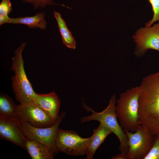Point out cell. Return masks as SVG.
<instances>
[{
  "instance_id": "6da1fadb",
  "label": "cell",
  "mask_w": 159,
  "mask_h": 159,
  "mask_svg": "<svg viewBox=\"0 0 159 159\" xmlns=\"http://www.w3.org/2000/svg\"><path fill=\"white\" fill-rule=\"evenodd\" d=\"M139 87L140 124L153 136H159V71L144 77Z\"/></svg>"
},
{
  "instance_id": "7a4b0ae2",
  "label": "cell",
  "mask_w": 159,
  "mask_h": 159,
  "mask_svg": "<svg viewBox=\"0 0 159 159\" xmlns=\"http://www.w3.org/2000/svg\"><path fill=\"white\" fill-rule=\"evenodd\" d=\"M27 43H22L14 51V56L11 58V70L14 73L11 78L12 87L15 97L21 104L35 102L37 95L28 80L24 68L22 52Z\"/></svg>"
},
{
  "instance_id": "3957f363",
  "label": "cell",
  "mask_w": 159,
  "mask_h": 159,
  "mask_svg": "<svg viewBox=\"0 0 159 159\" xmlns=\"http://www.w3.org/2000/svg\"><path fill=\"white\" fill-rule=\"evenodd\" d=\"M82 106L87 111L91 112V114L82 117L80 120L82 123L87 122L92 120L99 122L100 123L109 129L115 135L120 142L118 149L121 152L127 154L129 147L127 137L123 129L118 122L116 115L115 107L116 96L113 94L107 107L101 112L95 111L92 108L88 107L82 101Z\"/></svg>"
},
{
  "instance_id": "277c9868",
  "label": "cell",
  "mask_w": 159,
  "mask_h": 159,
  "mask_svg": "<svg viewBox=\"0 0 159 159\" xmlns=\"http://www.w3.org/2000/svg\"><path fill=\"white\" fill-rule=\"evenodd\" d=\"M139 86L128 89L119 95L115 107L116 115L124 132H134L140 125L138 120Z\"/></svg>"
},
{
  "instance_id": "5b68a950",
  "label": "cell",
  "mask_w": 159,
  "mask_h": 159,
  "mask_svg": "<svg viewBox=\"0 0 159 159\" xmlns=\"http://www.w3.org/2000/svg\"><path fill=\"white\" fill-rule=\"evenodd\" d=\"M66 115L65 112H62L55 123L47 127H35L28 122L19 120L25 136L44 145L49 149L55 156L59 152L56 145L57 133L59 126Z\"/></svg>"
},
{
  "instance_id": "8992f818",
  "label": "cell",
  "mask_w": 159,
  "mask_h": 159,
  "mask_svg": "<svg viewBox=\"0 0 159 159\" xmlns=\"http://www.w3.org/2000/svg\"><path fill=\"white\" fill-rule=\"evenodd\" d=\"M91 138L92 136L83 138L74 131L59 128L56 136V145L59 152L71 156H82L85 154Z\"/></svg>"
},
{
  "instance_id": "52a82bcc",
  "label": "cell",
  "mask_w": 159,
  "mask_h": 159,
  "mask_svg": "<svg viewBox=\"0 0 159 159\" xmlns=\"http://www.w3.org/2000/svg\"><path fill=\"white\" fill-rule=\"evenodd\" d=\"M124 132L128 139V159H143L151 149L155 136L140 125L134 132Z\"/></svg>"
},
{
  "instance_id": "ba28073f",
  "label": "cell",
  "mask_w": 159,
  "mask_h": 159,
  "mask_svg": "<svg viewBox=\"0 0 159 159\" xmlns=\"http://www.w3.org/2000/svg\"><path fill=\"white\" fill-rule=\"evenodd\" d=\"M16 114L20 120L38 127H49L56 122L49 114L35 102L16 105Z\"/></svg>"
},
{
  "instance_id": "9c48e42d",
  "label": "cell",
  "mask_w": 159,
  "mask_h": 159,
  "mask_svg": "<svg viewBox=\"0 0 159 159\" xmlns=\"http://www.w3.org/2000/svg\"><path fill=\"white\" fill-rule=\"evenodd\" d=\"M132 38L135 44V54L138 57L143 56L149 49L159 52V23L137 30Z\"/></svg>"
},
{
  "instance_id": "30bf717a",
  "label": "cell",
  "mask_w": 159,
  "mask_h": 159,
  "mask_svg": "<svg viewBox=\"0 0 159 159\" xmlns=\"http://www.w3.org/2000/svg\"><path fill=\"white\" fill-rule=\"evenodd\" d=\"M19 120L16 117L0 116V138L25 150V139Z\"/></svg>"
},
{
  "instance_id": "8fae6325",
  "label": "cell",
  "mask_w": 159,
  "mask_h": 159,
  "mask_svg": "<svg viewBox=\"0 0 159 159\" xmlns=\"http://www.w3.org/2000/svg\"><path fill=\"white\" fill-rule=\"evenodd\" d=\"M35 102L47 112L54 121L57 120L59 116L61 102L55 92L37 93Z\"/></svg>"
},
{
  "instance_id": "7c38bea8",
  "label": "cell",
  "mask_w": 159,
  "mask_h": 159,
  "mask_svg": "<svg viewBox=\"0 0 159 159\" xmlns=\"http://www.w3.org/2000/svg\"><path fill=\"white\" fill-rule=\"evenodd\" d=\"M112 132L108 127L100 123L97 127L93 130L92 138L85 153L87 159H92L98 148L106 138Z\"/></svg>"
},
{
  "instance_id": "4fadbf2b",
  "label": "cell",
  "mask_w": 159,
  "mask_h": 159,
  "mask_svg": "<svg viewBox=\"0 0 159 159\" xmlns=\"http://www.w3.org/2000/svg\"><path fill=\"white\" fill-rule=\"evenodd\" d=\"M25 147L32 159H53L54 155L47 147L34 140L25 138Z\"/></svg>"
},
{
  "instance_id": "5bb4252c",
  "label": "cell",
  "mask_w": 159,
  "mask_h": 159,
  "mask_svg": "<svg viewBox=\"0 0 159 159\" xmlns=\"http://www.w3.org/2000/svg\"><path fill=\"white\" fill-rule=\"evenodd\" d=\"M45 16V13L42 11L37 13L32 16L10 18L7 23L23 24L29 28L44 30L46 28L47 25Z\"/></svg>"
},
{
  "instance_id": "9a60e30c",
  "label": "cell",
  "mask_w": 159,
  "mask_h": 159,
  "mask_svg": "<svg viewBox=\"0 0 159 159\" xmlns=\"http://www.w3.org/2000/svg\"><path fill=\"white\" fill-rule=\"evenodd\" d=\"M53 14L57 21L63 44L69 48L75 49L76 47L75 40L67 27L65 21L60 13L54 11Z\"/></svg>"
},
{
  "instance_id": "2e32d148",
  "label": "cell",
  "mask_w": 159,
  "mask_h": 159,
  "mask_svg": "<svg viewBox=\"0 0 159 159\" xmlns=\"http://www.w3.org/2000/svg\"><path fill=\"white\" fill-rule=\"evenodd\" d=\"M16 105L12 98L6 94L1 93L0 95V116L16 117Z\"/></svg>"
},
{
  "instance_id": "e0dca14e",
  "label": "cell",
  "mask_w": 159,
  "mask_h": 159,
  "mask_svg": "<svg viewBox=\"0 0 159 159\" xmlns=\"http://www.w3.org/2000/svg\"><path fill=\"white\" fill-rule=\"evenodd\" d=\"M10 0H2L0 3V25L7 23L10 17L9 14L12 11Z\"/></svg>"
},
{
  "instance_id": "ac0fdd59",
  "label": "cell",
  "mask_w": 159,
  "mask_h": 159,
  "mask_svg": "<svg viewBox=\"0 0 159 159\" xmlns=\"http://www.w3.org/2000/svg\"><path fill=\"white\" fill-rule=\"evenodd\" d=\"M151 4L153 13L151 20L145 24V26L150 27L155 22L158 21L159 23V0H148Z\"/></svg>"
},
{
  "instance_id": "d6986e66",
  "label": "cell",
  "mask_w": 159,
  "mask_h": 159,
  "mask_svg": "<svg viewBox=\"0 0 159 159\" xmlns=\"http://www.w3.org/2000/svg\"><path fill=\"white\" fill-rule=\"evenodd\" d=\"M143 159H159V136H155L151 149Z\"/></svg>"
},
{
  "instance_id": "ffe728a7",
  "label": "cell",
  "mask_w": 159,
  "mask_h": 159,
  "mask_svg": "<svg viewBox=\"0 0 159 159\" xmlns=\"http://www.w3.org/2000/svg\"><path fill=\"white\" fill-rule=\"evenodd\" d=\"M32 5L34 11L39 8H43L47 6H51L54 5H59L69 8L64 5H61L56 4L53 1V0H32Z\"/></svg>"
},
{
  "instance_id": "44dd1931",
  "label": "cell",
  "mask_w": 159,
  "mask_h": 159,
  "mask_svg": "<svg viewBox=\"0 0 159 159\" xmlns=\"http://www.w3.org/2000/svg\"><path fill=\"white\" fill-rule=\"evenodd\" d=\"M111 159H128L127 154L120 152V153L113 156Z\"/></svg>"
},
{
  "instance_id": "7402d4cb",
  "label": "cell",
  "mask_w": 159,
  "mask_h": 159,
  "mask_svg": "<svg viewBox=\"0 0 159 159\" xmlns=\"http://www.w3.org/2000/svg\"><path fill=\"white\" fill-rule=\"evenodd\" d=\"M21 1L26 3L31 4H32V0H21Z\"/></svg>"
}]
</instances>
